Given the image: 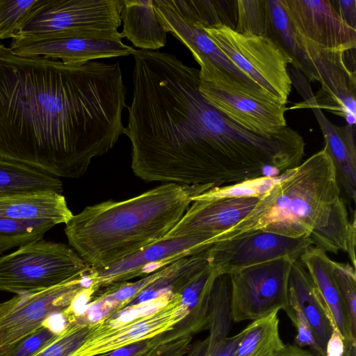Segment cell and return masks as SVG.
Instances as JSON below:
<instances>
[{
    "label": "cell",
    "instance_id": "31",
    "mask_svg": "<svg viewBox=\"0 0 356 356\" xmlns=\"http://www.w3.org/2000/svg\"><path fill=\"white\" fill-rule=\"evenodd\" d=\"M236 22L234 30L238 33L270 36V23L266 0L236 1Z\"/></svg>",
    "mask_w": 356,
    "mask_h": 356
},
{
    "label": "cell",
    "instance_id": "42",
    "mask_svg": "<svg viewBox=\"0 0 356 356\" xmlns=\"http://www.w3.org/2000/svg\"><path fill=\"white\" fill-rule=\"evenodd\" d=\"M356 223H355V216H353V218L351 220V228L350 233L349 236V240L348 243V250L347 253L350 258L351 266L355 268V237H356Z\"/></svg>",
    "mask_w": 356,
    "mask_h": 356
},
{
    "label": "cell",
    "instance_id": "5",
    "mask_svg": "<svg viewBox=\"0 0 356 356\" xmlns=\"http://www.w3.org/2000/svg\"><path fill=\"white\" fill-rule=\"evenodd\" d=\"M199 65L200 93L228 118L264 136L277 134L287 126L284 117L287 108L269 94L247 85L209 60Z\"/></svg>",
    "mask_w": 356,
    "mask_h": 356
},
{
    "label": "cell",
    "instance_id": "28",
    "mask_svg": "<svg viewBox=\"0 0 356 356\" xmlns=\"http://www.w3.org/2000/svg\"><path fill=\"white\" fill-rule=\"evenodd\" d=\"M351 220L346 204L339 196L332 206L326 225L311 234L312 246L325 252H347Z\"/></svg>",
    "mask_w": 356,
    "mask_h": 356
},
{
    "label": "cell",
    "instance_id": "15",
    "mask_svg": "<svg viewBox=\"0 0 356 356\" xmlns=\"http://www.w3.org/2000/svg\"><path fill=\"white\" fill-rule=\"evenodd\" d=\"M297 33L326 49L355 50L356 29L341 17L330 0H282Z\"/></svg>",
    "mask_w": 356,
    "mask_h": 356
},
{
    "label": "cell",
    "instance_id": "37",
    "mask_svg": "<svg viewBox=\"0 0 356 356\" xmlns=\"http://www.w3.org/2000/svg\"><path fill=\"white\" fill-rule=\"evenodd\" d=\"M289 300L290 307L294 312V320L292 323L297 328V335L295 338L296 345L300 348L309 347L320 356H326L325 353L317 344L311 326L298 304L289 293Z\"/></svg>",
    "mask_w": 356,
    "mask_h": 356
},
{
    "label": "cell",
    "instance_id": "17",
    "mask_svg": "<svg viewBox=\"0 0 356 356\" xmlns=\"http://www.w3.org/2000/svg\"><path fill=\"white\" fill-rule=\"evenodd\" d=\"M259 200L254 197L207 199L198 195L162 241L200 237L207 240L212 245L217 236L244 218Z\"/></svg>",
    "mask_w": 356,
    "mask_h": 356
},
{
    "label": "cell",
    "instance_id": "6",
    "mask_svg": "<svg viewBox=\"0 0 356 356\" xmlns=\"http://www.w3.org/2000/svg\"><path fill=\"white\" fill-rule=\"evenodd\" d=\"M90 269L70 245L42 238L0 256V290L38 291L82 277Z\"/></svg>",
    "mask_w": 356,
    "mask_h": 356
},
{
    "label": "cell",
    "instance_id": "1",
    "mask_svg": "<svg viewBox=\"0 0 356 356\" xmlns=\"http://www.w3.org/2000/svg\"><path fill=\"white\" fill-rule=\"evenodd\" d=\"M120 64H67L0 42V158L76 179L123 134Z\"/></svg>",
    "mask_w": 356,
    "mask_h": 356
},
{
    "label": "cell",
    "instance_id": "43",
    "mask_svg": "<svg viewBox=\"0 0 356 356\" xmlns=\"http://www.w3.org/2000/svg\"><path fill=\"white\" fill-rule=\"evenodd\" d=\"M208 346L207 337L191 343L188 351L183 356H205Z\"/></svg>",
    "mask_w": 356,
    "mask_h": 356
},
{
    "label": "cell",
    "instance_id": "41",
    "mask_svg": "<svg viewBox=\"0 0 356 356\" xmlns=\"http://www.w3.org/2000/svg\"><path fill=\"white\" fill-rule=\"evenodd\" d=\"M344 350V340L337 327L332 326V334L326 346V356H343Z\"/></svg>",
    "mask_w": 356,
    "mask_h": 356
},
{
    "label": "cell",
    "instance_id": "45",
    "mask_svg": "<svg viewBox=\"0 0 356 356\" xmlns=\"http://www.w3.org/2000/svg\"><path fill=\"white\" fill-rule=\"evenodd\" d=\"M344 343L345 350L343 356H356V342L346 341Z\"/></svg>",
    "mask_w": 356,
    "mask_h": 356
},
{
    "label": "cell",
    "instance_id": "19",
    "mask_svg": "<svg viewBox=\"0 0 356 356\" xmlns=\"http://www.w3.org/2000/svg\"><path fill=\"white\" fill-rule=\"evenodd\" d=\"M73 213L65 197L55 191H17L0 194V217L22 221L66 224Z\"/></svg>",
    "mask_w": 356,
    "mask_h": 356
},
{
    "label": "cell",
    "instance_id": "4",
    "mask_svg": "<svg viewBox=\"0 0 356 356\" xmlns=\"http://www.w3.org/2000/svg\"><path fill=\"white\" fill-rule=\"evenodd\" d=\"M340 196L336 168L325 145L294 168L259 198L254 209L214 243L261 230L291 238L310 236L327 222Z\"/></svg>",
    "mask_w": 356,
    "mask_h": 356
},
{
    "label": "cell",
    "instance_id": "26",
    "mask_svg": "<svg viewBox=\"0 0 356 356\" xmlns=\"http://www.w3.org/2000/svg\"><path fill=\"white\" fill-rule=\"evenodd\" d=\"M270 23V36L292 58L293 67L302 72L310 82L312 78L309 61L299 43L298 34L291 23L282 0H266Z\"/></svg>",
    "mask_w": 356,
    "mask_h": 356
},
{
    "label": "cell",
    "instance_id": "21",
    "mask_svg": "<svg viewBox=\"0 0 356 356\" xmlns=\"http://www.w3.org/2000/svg\"><path fill=\"white\" fill-rule=\"evenodd\" d=\"M289 293L296 300L311 326L317 344L325 353L332 326L336 325L320 292L300 260L292 264Z\"/></svg>",
    "mask_w": 356,
    "mask_h": 356
},
{
    "label": "cell",
    "instance_id": "39",
    "mask_svg": "<svg viewBox=\"0 0 356 356\" xmlns=\"http://www.w3.org/2000/svg\"><path fill=\"white\" fill-rule=\"evenodd\" d=\"M193 337L187 336L157 346L145 356H183L189 349Z\"/></svg>",
    "mask_w": 356,
    "mask_h": 356
},
{
    "label": "cell",
    "instance_id": "29",
    "mask_svg": "<svg viewBox=\"0 0 356 356\" xmlns=\"http://www.w3.org/2000/svg\"><path fill=\"white\" fill-rule=\"evenodd\" d=\"M218 0H172L175 7L202 27L223 24L234 29L236 22L235 1Z\"/></svg>",
    "mask_w": 356,
    "mask_h": 356
},
{
    "label": "cell",
    "instance_id": "20",
    "mask_svg": "<svg viewBox=\"0 0 356 356\" xmlns=\"http://www.w3.org/2000/svg\"><path fill=\"white\" fill-rule=\"evenodd\" d=\"M300 261L324 300L344 341L356 342V328L351 323L333 275V260L323 250L311 246Z\"/></svg>",
    "mask_w": 356,
    "mask_h": 356
},
{
    "label": "cell",
    "instance_id": "13",
    "mask_svg": "<svg viewBox=\"0 0 356 356\" xmlns=\"http://www.w3.org/2000/svg\"><path fill=\"white\" fill-rule=\"evenodd\" d=\"M209 242L200 237L163 240L102 270L90 269L86 274L95 294L101 289L145 276L183 257L208 250Z\"/></svg>",
    "mask_w": 356,
    "mask_h": 356
},
{
    "label": "cell",
    "instance_id": "35",
    "mask_svg": "<svg viewBox=\"0 0 356 356\" xmlns=\"http://www.w3.org/2000/svg\"><path fill=\"white\" fill-rule=\"evenodd\" d=\"M62 331L44 324L33 333L1 350L0 356H35L56 339Z\"/></svg>",
    "mask_w": 356,
    "mask_h": 356
},
{
    "label": "cell",
    "instance_id": "9",
    "mask_svg": "<svg viewBox=\"0 0 356 356\" xmlns=\"http://www.w3.org/2000/svg\"><path fill=\"white\" fill-rule=\"evenodd\" d=\"M298 34V33H297ZM300 44L309 61L313 81L321 84L314 95L304 74L291 69L290 78L303 98L300 103L287 109H325L343 118L347 124L355 127L356 121V76L346 65V51L322 48L298 34Z\"/></svg>",
    "mask_w": 356,
    "mask_h": 356
},
{
    "label": "cell",
    "instance_id": "30",
    "mask_svg": "<svg viewBox=\"0 0 356 356\" xmlns=\"http://www.w3.org/2000/svg\"><path fill=\"white\" fill-rule=\"evenodd\" d=\"M54 226L49 221H22L0 217V256L13 248L43 238Z\"/></svg>",
    "mask_w": 356,
    "mask_h": 356
},
{
    "label": "cell",
    "instance_id": "2",
    "mask_svg": "<svg viewBox=\"0 0 356 356\" xmlns=\"http://www.w3.org/2000/svg\"><path fill=\"white\" fill-rule=\"evenodd\" d=\"M123 129L131 169L147 181L202 186L224 136L222 114L199 90L200 70L167 52L135 50Z\"/></svg>",
    "mask_w": 356,
    "mask_h": 356
},
{
    "label": "cell",
    "instance_id": "36",
    "mask_svg": "<svg viewBox=\"0 0 356 356\" xmlns=\"http://www.w3.org/2000/svg\"><path fill=\"white\" fill-rule=\"evenodd\" d=\"M333 275L351 323L356 328V273L349 264L333 261Z\"/></svg>",
    "mask_w": 356,
    "mask_h": 356
},
{
    "label": "cell",
    "instance_id": "33",
    "mask_svg": "<svg viewBox=\"0 0 356 356\" xmlns=\"http://www.w3.org/2000/svg\"><path fill=\"white\" fill-rule=\"evenodd\" d=\"M93 325L67 322L59 337L35 356H72L90 335Z\"/></svg>",
    "mask_w": 356,
    "mask_h": 356
},
{
    "label": "cell",
    "instance_id": "38",
    "mask_svg": "<svg viewBox=\"0 0 356 356\" xmlns=\"http://www.w3.org/2000/svg\"><path fill=\"white\" fill-rule=\"evenodd\" d=\"M172 333L170 330L154 337L147 339L96 356H145L156 346L178 339L175 338L176 337Z\"/></svg>",
    "mask_w": 356,
    "mask_h": 356
},
{
    "label": "cell",
    "instance_id": "44",
    "mask_svg": "<svg viewBox=\"0 0 356 356\" xmlns=\"http://www.w3.org/2000/svg\"><path fill=\"white\" fill-rule=\"evenodd\" d=\"M282 356H313L312 354L296 345H286L285 350Z\"/></svg>",
    "mask_w": 356,
    "mask_h": 356
},
{
    "label": "cell",
    "instance_id": "12",
    "mask_svg": "<svg viewBox=\"0 0 356 356\" xmlns=\"http://www.w3.org/2000/svg\"><path fill=\"white\" fill-rule=\"evenodd\" d=\"M312 245L310 236L291 238L256 230L213 244L207 250L208 262L216 274H231L277 259L300 260Z\"/></svg>",
    "mask_w": 356,
    "mask_h": 356
},
{
    "label": "cell",
    "instance_id": "40",
    "mask_svg": "<svg viewBox=\"0 0 356 356\" xmlns=\"http://www.w3.org/2000/svg\"><path fill=\"white\" fill-rule=\"evenodd\" d=\"M342 19L350 27L356 29V0L332 1Z\"/></svg>",
    "mask_w": 356,
    "mask_h": 356
},
{
    "label": "cell",
    "instance_id": "23",
    "mask_svg": "<svg viewBox=\"0 0 356 356\" xmlns=\"http://www.w3.org/2000/svg\"><path fill=\"white\" fill-rule=\"evenodd\" d=\"M121 38L142 50L155 51L166 44V30L161 24L152 0H124L120 13Z\"/></svg>",
    "mask_w": 356,
    "mask_h": 356
},
{
    "label": "cell",
    "instance_id": "8",
    "mask_svg": "<svg viewBox=\"0 0 356 356\" xmlns=\"http://www.w3.org/2000/svg\"><path fill=\"white\" fill-rule=\"evenodd\" d=\"M202 28L232 64L280 104L286 105L292 86L288 66L293 65V60L274 40L241 34L223 24Z\"/></svg>",
    "mask_w": 356,
    "mask_h": 356
},
{
    "label": "cell",
    "instance_id": "14",
    "mask_svg": "<svg viewBox=\"0 0 356 356\" xmlns=\"http://www.w3.org/2000/svg\"><path fill=\"white\" fill-rule=\"evenodd\" d=\"M9 47L19 56H42L67 64H83L100 58L126 56L135 51L121 39L53 37L47 34L15 37Z\"/></svg>",
    "mask_w": 356,
    "mask_h": 356
},
{
    "label": "cell",
    "instance_id": "34",
    "mask_svg": "<svg viewBox=\"0 0 356 356\" xmlns=\"http://www.w3.org/2000/svg\"><path fill=\"white\" fill-rule=\"evenodd\" d=\"M37 0H0V40L19 33Z\"/></svg>",
    "mask_w": 356,
    "mask_h": 356
},
{
    "label": "cell",
    "instance_id": "27",
    "mask_svg": "<svg viewBox=\"0 0 356 356\" xmlns=\"http://www.w3.org/2000/svg\"><path fill=\"white\" fill-rule=\"evenodd\" d=\"M31 191L62 193L63 183L59 178L0 158V194Z\"/></svg>",
    "mask_w": 356,
    "mask_h": 356
},
{
    "label": "cell",
    "instance_id": "16",
    "mask_svg": "<svg viewBox=\"0 0 356 356\" xmlns=\"http://www.w3.org/2000/svg\"><path fill=\"white\" fill-rule=\"evenodd\" d=\"M176 294L164 307L116 328L95 330L72 356H96L154 337L171 330L188 315Z\"/></svg>",
    "mask_w": 356,
    "mask_h": 356
},
{
    "label": "cell",
    "instance_id": "11",
    "mask_svg": "<svg viewBox=\"0 0 356 356\" xmlns=\"http://www.w3.org/2000/svg\"><path fill=\"white\" fill-rule=\"evenodd\" d=\"M85 275L1 302L0 350L35 332L50 317L64 314L76 296L88 287Z\"/></svg>",
    "mask_w": 356,
    "mask_h": 356
},
{
    "label": "cell",
    "instance_id": "18",
    "mask_svg": "<svg viewBox=\"0 0 356 356\" xmlns=\"http://www.w3.org/2000/svg\"><path fill=\"white\" fill-rule=\"evenodd\" d=\"M153 4L162 26L191 51L198 64L209 60L247 85L261 89L232 63L199 24L175 7L172 0H153Z\"/></svg>",
    "mask_w": 356,
    "mask_h": 356
},
{
    "label": "cell",
    "instance_id": "25",
    "mask_svg": "<svg viewBox=\"0 0 356 356\" xmlns=\"http://www.w3.org/2000/svg\"><path fill=\"white\" fill-rule=\"evenodd\" d=\"M278 312L252 321L243 330L236 356H282L286 345L279 332Z\"/></svg>",
    "mask_w": 356,
    "mask_h": 356
},
{
    "label": "cell",
    "instance_id": "7",
    "mask_svg": "<svg viewBox=\"0 0 356 356\" xmlns=\"http://www.w3.org/2000/svg\"><path fill=\"white\" fill-rule=\"evenodd\" d=\"M122 6L121 0H37L15 37L122 39L118 29Z\"/></svg>",
    "mask_w": 356,
    "mask_h": 356
},
{
    "label": "cell",
    "instance_id": "22",
    "mask_svg": "<svg viewBox=\"0 0 356 356\" xmlns=\"http://www.w3.org/2000/svg\"><path fill=\"white\" fill-rule=\"evenodd\" d=\"M324 137L325 145L334 162L339 184L348 198L355 201L356 145L355 127H339L332 124L322 110L312 107Z\"/></svg>",
    "mask_w": 356,
    "mask_h": 356
},
{
    "label": "cell",
    "instance_id": "10",
    "mask_svg": "<svg viewBox=\"0 0 356 356\" xmlns=\"http://www.w3.org/2000/svg\"><path fill=\"white\" fill-rule=\"evenodd\" d=\"M293 261L280 258L245 267L229 274L233 322L255 321L284 310L291 322L289 280Z\"/></svg>",
    "mask_w": 356,
    "mask_h": 356
},
{
    "label": "cell",
    "instance_id": "24",
    "mask_svg": "<svg viewBox=\"0 0 356 356\" xmlns=\"http://www.w3.org/2000/svg\"><path fill=\"white\" fill-rule=\"evenodd\" d=\"M209 267L207 250L167 266L166 271L124 307L147 302L162 296L172 297L193 282Z\"/></svg>",
    "mask_w": 356,
    "mask_h": 356
},
{
    "label": "cell",
    "instance_id": "32",
    "mask_svg": "<svg viewBox=\"0 0 356 356\" xmlns=\"http://www.w3.org/2000/svg\"><path fill=\"white\" fill-rule=\"evenodd\" d=\"M286 172L275 177H258L226 186L213 188L200 195L207 199L246 197L260 198L267 193L275 184L284 177Z\"/></svg>",
    "mask_w": 356,
    "mask_h": 356
},
{
    "label": "cell",
    "instance_id": "3",
    "mask_svg": "<svg viewBox=\"0 0 356 356\" xmlns=\"http://www.w3.org/2000/svg\"><path fill=\"white\" fill-rule=\"evenodd\" d=\"M207 186L165 183L122 201L107 200L72 216L70 245L93 270L106 269L162 241Z\"/></svg>",
    "mask_w": 356,
    "mask_h": 356
}]
</instances>
